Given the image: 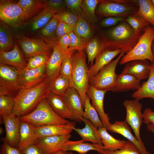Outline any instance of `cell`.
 I'll return each instance as SVG.
<instances>
[{"mask_svg":"<svg viewBox=\"0 0 154 154\" xmlns=\"http://www.w3.org/2000/svg\"><path fill=\"white\" fill-rule=\"evenodd\" d=\"M3 128L1 127H0V134L1 135L3 133Z\"/></svg>","mask_w":154,"mask_h":154,"instance_id":"cell-58","label":"cell"},{"mask_svg":"<svg viewBox=\"0 0 154 154\" xmlns=\"http://www.w3.org/2000/svg\"><path fill=\"white\" fill-rule=\"evenodd\" d=\"M125 54L122 51L116 59L102 69L89 80V85L99 90L112 91L115 85L117 75L116 73V66Z\"/></svg>","mask_w":154,"mask_h":154,"instance_id":"cell-7","label":"cell"},{"mask_svg":"<svg viewBox=\"0 0 154 154\" xmlns=\"http://www.w3.org/2000/svg\"><path fill=\"white\" fill-rule=\"evenodd\" d=\"M59 19L73 28L77 23L79 16L70 11H64L58 14Z\"/></svg>","mask_w":154,"mask_h":154,"instance_id":"cell-46","label":"cell"},{"mask_svg":"<svg viewBox=\"0 0 154 154\" xmlns=\"http://www.w3.org/2000/svg\"><path fill=\"white\" fill-rule=\"evenodd\" d=\"M84 122L85 126L82 128L76 127L73 130L76 132L85 141H90L92 143L103 145L98 131L95 127L89 120L82 117L80 118Z\"/></svg>","mask_w":154,"mask_h":154,"instance_id":"cell-27","label":"cell"},{"mask_svg":"<svg viewBox=\"0 0 154 154\" xmlns=\"http://www.w3.org/2000/svg\"><path fill=\"white\" fill-rule=\"evenodd\" d=\"M38 139L35 126L28 122L21 121L19 139L17 145L18 148L22 150L35 144Z\"/></svg>","mask_w":154,"mask_h":154,"instance_id":"cell-23","label":"cell"},{"mask_svg":"<svg viewBox=\"0 0 154 154\" xmlns=\"http://www.w3.org/2000/svg\"><path fill=\"white\" fill-rule=\"evenodd\" d=\"M99 2L98 0H83L81 9L84 17L92 23H95L98 20L95 13Z\"/></svg>","mask_w":154,"mask_h":154,"instance_id":"cell-37","label":"cell"},{"mask_svg":"<svg viewBox=\"0 0 154 154\" xmlns=\"http://www.w3.org/2000/svg\"><path fill=\"white\" fill-rule=\"evenodd\" d=\"M74 122L64 124L47 125L35 126V130L38 138L50 136L70 134L76 127Z\"/></svg>","mask_w":154,"mask_h":154,"instance_id":"cell-19","label":"cell"},{"mask_svg":"<svg viewBox=\"0 0 154 154\" xmlns=\"http://www.w3.org/2000/svg\"><path fill=\"white\" fill-rule=\"evenodd\" d=\"M153 4L154 5V0H151Z\"/></svg>","mask_w":154,"mask_h":154,"instance_id":"cell-59","label":"cell"},{"mask_svg":"<svg viewBox=\"0 0 154 154\" xmlns=\"http://www.w3.org/2000/svg\"><path fill=\"white\" fill-rule=\"evenodd\" d=\"M122 51L120 50H103L95 59V63L89 69V80Z\"/></svg>","mask_w":154,"mask_h":154,"instance_id":"cell-24","label":"cell"},{"mask_svg":"<svg viewBox=\"0 0 154 154\" xmlns=\"http://www.w3.org/2000/svg\"><path fill=\"white\" fill-rule=\"evenodd\" d=\"M103 38L95 37L90 39L88 42L85 50L86 52L88 63L91 66L93 64L94 60L105 49Z\"/></svg>","mask_w":154,"mask_h":154,"instance_id":"cell-30","label":"cell"},{"mask_svg":"<svg viewBox=\"0 0 154 154\" xmlns=\"http://www.w3.org/2000/svg\"><path fill=\"white\" fill-rule=\"evenodd\" d=\"M98 152L99 154H141L136 146L128 140L126 141L124 145L120 149L114 151L102 150Z\"/></svg>","mask_w":154,"mask_h":154,"instance_id":"cell-42","label":"cell"},{"mask_svg":"<svg viewBox=\"0 0 154 154\" xmlns=\"http://www.w3.org/2000/svg\"><path fill=\"white\" fill-rule=\"evenodd\" d=\"M47 6L55 11L56 14L62 12L66 6L65 0H46Z\"/></svg>","mask_w":154,"mask_h":154,"instance_id":"cell-48","label":"cell"},{"mask_svg":"<svg viewBox=\"0 0 154 154\" xmlns=\"http://www.w3.org/2000/svg\"><path fill=\"white\" fill-rule=\"evenodd\" d=\"M103 145L106 149L114 151L121 149L124 145L125 140L117 139L109 134L105 127L98 129Z\"/></svg>","mask_w":154,"mask_h":154,"instance_id":"cell-31","label":"cell"},{"mask_svg":"<svg viewBox=\"0 0 154 154\" xmlns=\"http://www.w3.org/2000/svg\"><path fill=\"white\" fill-rule=\"evenodd\" d=\"M15 103L14 97L6 95H0L1 116H8L13 114Z\"/></svg>","mask_w":154,"mask_h":154,"instance_id":"cell-40","label":"cell"},{"mask_svg":"<svg viewBox=\"0 0 154 154\" xmlns=\"http://www.w3.org/2000/svg\"><path fill=\"white\" fill-rule=\"evenodd\" d=\"M73 69L70 83L78 92L84 108L89 86V69L84 51H77L72 55Z\"/></svg>","mask_w":154,"mask_h":154,"instance_id":"cell-4","label":"cell"},{"mask_svg":"<svg viewBox=\"0 0 154 154\" xmlns=\"http://www.w3.org/2000/svg\"><path fill=\"white\" fill-rule=\"evenodd\" d=\"M52 154H73V153L71 151H66L61 150Z\"/></svg>","mask_w":154,"mask_h":154,"instance_id":"cell-55","label":"cell"},{"mask_svg":"<svg viewBox=\"0 0 154 154\" xmlns=\"http://www.w3.org/2000/svg\"><path fill=\"white\" fill-rule=\"evenodd\" d=\"M0 18L5 23L14 27L19 26L27 20L17 2L9 0L0 1Z\"/></svg>","mask_w":154,"mask_h":154,"instance_id":"cell-9","label":"cell"},{"mask_svg":"<svg viewBox=\"0 0 154 154\" xmlns=\"http://www.w3.org/2000/svg\"><path fill=\"white\" fill-rule=\"evenodd\" d=\"M138 9L135 15L141 17L148 21L154 27V5L151 0H137Z\"/></svg>","mask_w":154,"mask_h":154,"instance_id":"cell-34","label":"cell"},{"mask_svg":"<svg viewBox=\"0 0 154 154\" xmlns=\"http://www.w3.org/2000/svg\"><path fill=\"white\" fill-rule=\"evenodd\" d=\"M13 36L8 29L1 24L0 27V51L7 52L14 47Z\"/></svg>","mask_w":154,"mask_h":154,"instance_id":"cell-38","label":"cell"},{"mask_svg":"<svg viewBox=\"0 0 154 154\" xmlns=\"http://www.w3.org/2000/svg\"><path fill=\"white\" fill-rule=\"evenodd\" d=\"M70 87L69 79L60 74L50 84L49 92L62 96Z\"/></svg>","mask_w":154,"mask_h":154,"instance_id":"cell-36","label":"cell"},{"mask_svg":"<svg viewBox=\"0 0 154 154\" xmlns=\"http://www.w3.org/2000/svg\"><path fill=\"white\" fill-rule=\"evenodd\" d=\"M85 142L82 139L76 141L69 140L64 144L62 150L74 151L79 154H86L88 152L91 151H95L98 152L102 150H107L104 145Z\"/></svg>","mask_w":154,"mask_h":154,"instance_id":"cell-26","label":"cell"},{"mask_svg":"<svg viewBox=\"0 0 154 154\" xmlns=\"http://www.w3.org/2000/svg\"><path fill=\"white\" fill-rule=\"evenodd\" d=\"M107 130L119 134L131 142L141 154H151L148 152L143 142L139 141L132 133L129 125L125 121H116L107 128Z\"/></svg>","mask_w":154,"mask_h":154,"instance_id":"cell-18","label":"cell"},{"mask_svg":"<svg viewBox=\"0 0 154 154\" xmlns=\"http://www.w3.org/2000/svg\"><path fill=\"white\" fill-rule=\"evenodd\" d=\"M147 79L142 83L139 90L132 94L133 98L139 100L149 98L154 101V62L151 63L150 73Z\"/></svg>","mask_w":154,"mask_h":154,"instance_id":"cell-28","label":"cell"},{"mask_svg":"<svg viewBox=\"0 0 154 154\" xmlns=\"http://www.w3.org/2000/svg\"><path fill=\"white\" fill-rule=\"evenodd\" d=\"M152 47V52H153V54L154 56V40L153 42Z\"/></svg>","mask_w":154,"mask_h":154,"instance_id":"cell-57","label":"cell"},{"mask_svg":"<svg viewBox=\"0 0 154 154\" xmlns=\"http://www.w3.org/2000/svg\"><path fill=\"white\" fill-rule=\"evenodd\" d=\"M16 40L26 56L28 58L42 54L51 55V48L52 47L43 40L26 37Z\"/></svg>","mask_w":154,"mask_h":154,"instance_id":"cell-11","label":"cell"},{"mask_svg":"<svg viewBox=\"0 0 154 154\" xmlns=\"http://www.w3.org/2000/svg\"><path fill=\"white\" fill-rule=\"evenodd\" d=\"M125 108L126 116L125 121L133 130L137 139L143 142L140 136V130L143 121V115L141 112L142 105L139 100H126L123 103Z\"/></svg>","mask_w":154,"mask_h":154,"instance_id":"cell-10","label":"cell"},{"mask_svg":"<svg viewBox=\"0 0 154 154\" xmlns=\"http://www.w3.org/2000/svg\"><path fill=\"white\" fill-rule=\"evenodd\" d=\"M62 97L73 116L81 121L80 118L83 117L84 107L78 91L74 87H70Z\"/></svg>","mask_w":154,"mask_h":154,"instance_id":"cell-20","label":"cell"},{"mask_svg":"<svg viewBox=\"0 0 154 154\" xmlns=\"http://www.w3.org/2000/svg\"><path fill=\"white\" fill-rule=\"evenodd\" d=\"M58 39V43L63 52L64 53H71L69 51V48L70 44V40L68 34L62 36Z\"/></svg>","mask_w":154,"mask_h":154,"instance_id":"cell-51","label":"cell"},{"mask_svg":"<svg viewBox=\"0 0 154 154\" xmlns=\"http://www.w3.org/2000/svg\"><path fill=\"white\" fill-rule=\"evenodd\" d=\"M1 116L6 131L4 142L13 147L17 146L19 137L21 122L19 117L13 114Z\"/></svg>","mask_w":154,"mask_h":154,"instance_id":"cell-13","label":"cell"},{"mask_svg":"<svg viewBox=\"0 0 154 154\" xmlns=\"http://www.w3.org/2000/svg\"><path fill=\"white\" fill-rule=\"evenodd\" d=\"M71 137L70 134L50 136L38 138L35 144L44 154H52L62 149L65 143Z\"/></svg>","mask_w":154,"mask_h":154,"instance_id":"cell-14","label":"cell"},{"mask_svg":"<svg viewBox=\"0 0 154 154\" xmlns=\"http://www.w3.org/2000/svg\"><path fill=\"white\" fill-rule=\"evenodd\" d=\"M138 9L137 0H100L96 13L101 18L117 17L125 19L135 15Z\"/></svg>","mask_w":154,"mask_h":154,"instance_id":"cell-5","label":"cell"},{"mask_svg":"<svg viewBox=\"0 0 154 154\" xmlns=\"http://www.w3.org/2000/svg\"><path fill=\"white\" fill-rule=\"evenodd\" d=\"M21 151L23 154H44L42 150L35 144L28 146Z\"/></svg>","mask_w":154,"mask_h":154,"instance_id":"cell-54","label":"cell"},{"mask_svg":"<svg viewBox=\"0 0 154 154\" xmlns=\"http://www.w3.org/2000/svg\"><path fill=\"white\" fill-rule=\"evenodd\" d=\"M140 80L134 76L127 74L117 75L115 85L112 90L114 92L139 90L141 86Z\"/></svg>","mask_w":154,"mask_h":154,"instance_id":"cell-25","label":"cell"},{"mask_svg":"<svg viewBox=\"0 0 154 154\" xmlns=\"http://www.w3.org/2000/svg\"><path fill=\"white\" fill-rule=\"evenodd\" d=\"M70 44L69 48V51L73 54L76 51H84L88 41H86L77 36L72 31L68 34Z\"/></svg>","mask_w":154,"mask_h":154,"instance_id":"cell-43","label":"cell"},{"mask_svg":"<svg viewBox=\"0 0 154 154\" xmlns=\"http://www.w3.org/2000/svg\"><path fill=\"white\" fill-rule=\"evenodd\" d=\"M73 31L77 36L87 41L90 39L93 34L92 29L87 20L80 17L73 28Z\"/></svg>","mask_w":154,"mask_h":154,"instance_id":"cell-35","label":"cell"},{"mask_svg":"<svg viewBox=\"0 0 154 154\" xmlns=\"http://www.w3.org/2000/svg\"><path fill=\"white\" fill-rule=\"evenodd\" d=\"M72 54L70 53L64 54L60 74L68 78L70 83L73 69Z\"/></svg>","mask_w":154,"mask_h":154,"instance_id":"cell-41","label":"cell"},{"mask_svg":"<svg viewBox=\"0 0 154 154\" xmlns=\"http://www.w3.org/2000/svg\"><path fill=\"white\" fill-rule=\"evenodd\" d=\"M45 98L54 111L60 117L65 119H69L80 121L73 116L70 110L62 96L49 92Z\"/></svg>","mask_w":154,"mask_h":154,"instance_id":"cell-22","label":"cell"},{"mask_svg":"<svg viewBox=\"0 0 154 154\" xmlns=\"http://www.w3.org/2000/svg\"><path fill=\"white\" fill-rule=\"evenodd\" d=\"M20 121L31 123L35 126L47 125L67 124L70 121L58 116L53 110L46 98L29 114L19 117Z\"/></svg>","mask_w":154,"mask_h":154,"instance_id":"cell-6","label":"cell"},{"mask_svg":"<svg viewBox=\"0 0 154 154\" xmlns=\"http://www.w3.org/2000/svg\"><path fill=\"white\" fill-rule=\"evenodd\" d=\"M52 48V54L46 68L47 79L50 84L60 74L64 54L58 43L54 44Z\"/></svg>","mask_w":154,"mask_h":154,"instance_id":"cell-16","label":"cell"},{"mask_svg":"<svg viewBox=\"0 0 154 154\" xmlns=\"http://www.w3.org/2000/svg\"><path fill=\"white\" fill-rule=\"evenodd\" d=\"M107 91L97 89L89 85L87 94L91 100L92 104L98 112L104 127L107 128L111 123L108 114L105 113L104 108V96Z\"/></svg>","mask_w":154,"mask_h":154,"instance_id":"cell-15","label":"cell"},{"mask_svg":"<svg viewBox=\"0 0 154 154\" xmlns=\"http://www.w3.org/2000/svg\"><path fill=\"white\" fill-rule=\"evenodd\" d=\"M46 65L34 68L20 70V79L22 88L32 87L47 79Z\"/></svg>","mask_w":154,"mask_h":154,"instance_id":"cell-12","label":"cell"},{"mask_svg":"<svg viewBox=\"0 0 154 154\" xmlns=\"http://www.w3.org/2000/svg\"><path fill=\"white\" fill-rule=\"evenodd\" d=\"M27 19L41 11L47 6L46 0H20L17 2Z\"/></svg>","mask_w":154,"mask_h":154,"instance_id":"cell-29","label":"cell"},{"mask_svg":"<svg viewBox=\"0 0 154 154\" xmlns=\"http://www.w3.org/2000/svg\"><path fill=\"white\" fill-rule=\"evenodd\" d=\"M151 63L147 60H134L126 63L121 73L131 75L140 80L148 78Z\"/></svg>","mask_w":154,"mask_h":154,"instance_id":"cell-21","label":"cell"},{"mask_svg":"<svg viewBox=\"0 0 154 154\" xmlns=\"http://www.w3.org/2000/svg\"><path fill=\"white\" fill-rule=\"evenodd\" d=\"M58 14H54L49 21L43 27L39 33L44 37H48L52 35L56 30L59 22Z\"/></svg>","mask_w":154,"mask_h":154,"instance_id":"cell-45","label":"cell"},{"mask_svg":"<svg viewBox=\"0 0 154 154\" xmlns=\"http://www.w3.org/2000/svg\"><path fill=\"white\" fill-rule=\"evenodd\" d=\"M0 64L21 70L26 68L27 62L17 42H15L14 47L11 50L7 52L0 51Z\"/></svg>","mask_w":154,"mask_h":154,"instance_id":"cell-17","label":"cell"},{"mask_svg":"<svg viewBox=\"0 0 154 154\" xmlns=\"http://www.w3.org/2000/svg\"><path fill=\"white\" fill-rule=\"evenodd\" d=\"M20 70L0 64V95L15 98L22 88Z\"/></svg>","mask_w":154,"mask_h":154,"instance_id":"cell-8","label":"cell"},{"mask_svg":"<svg viewBox=\"0 0 154 154\" xmlns=\"http://www.w3.org/2000/svg\"><path fill=\"white\" fill-rule=\"evenodd\" d=\"M65 1L66 6L70 11L76 14L79 17L84 18L81 9L83 0H65Z\"/></svg>","mask_w":154,"mask_h":154,"instance_id":"cell-47","label":"cell"},{"mask_svg":"<svg viewBox=\"0 0 154 154\" xmlns=\"http://www.w3.org/2000/svg\"><path fill=\"white\" fill-rule=\"evenodd\" d=\"M56 13L47 6L45 7L31 21L30 26L33 31L42 28Z\"/></svg>","mask_w":154,"mask_h":154,"instance_id":"cell-32","label":"cell"},{"mask_svg":"<svg viewBox=\"0 0 154 154\" xmlns=\"http://www.w3.org/2000/svg\"><path fill=\"white\" fill-rule=\"evenodd\" d=\"M50 56L42 54L35 55L29 58L27 62L26 69H31L39 67L47 64Z\"/></svg>","mask_w":154,"mask_h":154,"instance_id":"cell-44","label":"cell"},{"mask_svg":"<svg viewBox=\"0 0 154 154\" xmlns=\"http://www.w3.org/2000/svg\"><path fill=\"white\" fill-rule=\"evenodd\" d=\"M143 32L135 33L125 21L108 31V38H103L104 49L120 50L126 54L135 46Z\"/></svg>","mask_w":154,"mask_h":154,"instance_id":"cell-2","label":"cell"},{"mask_svg":"<svg viewBox=\"0 0 154 154\" xmlns=\"http://www.w3.org/2000/svg\"><path fill=\"white\" fill-rule=\"evenodd\" d=\"M90 98L87 94L85 99L83 117L89 120L97 128L104 127L97 111L91 104Z\"/></svg>","mask_w":154,"mask_h":154,"instance_id":"cell-33","label":"cell"},{"mask_svg":"<svg viewBox=\"0 0 154 154\" xmlns=\"http://www.w3.org/2000/svg\"><path fill=\"white\" fill-rule=\"evenodd\" d=\"M72 31V27L59 19V22L55 31L56 36L58 39L62 36L69 34Z\"/></svg>","mask_w":154,"mask_h":154,"instance_id":"cell-49","label":"cell"},{"mask_svg":"<svg viewBox=\"0 0 154 154\" xmlns=\"http://www.w3.org/2000/svg\"><path fill=\"white\" fill-rule=\"evenodd\" d=\"M147 130L154 133V124L151 123L147 125Z\"/></svg>","mask_w":154,"mask_h":154,"instance_id":"cell-56","label":"cell"},{"mask_svg":"<svg viewBox=\"0 0 154 154\" xmlns=\"http://www.w3.org/2000/svg\"><path fill=\"white\" fill-rule=\"evenodd\" d=\"M0 154H23L21 150L18 147L11 146L4 142L1 147Z\"/></svg>","mask_w":154,"mask_h":154,"instance_id":"cell-52","label":"cell"},{"mask_svg":"<svg viewBox=\"0 0 154 154\" xmlns=\"http://www.w3.org/2000/svg\"><path fill=\"white\" fill-rule=\"evenodd\" d=\"M125 21L137 33L143 32L146 28L151 25L144 18L135 15L129 16Z\"/></svg>","mask_w":154,"mask_h":154,"instance_id":"cell-39","label":"cell"},{"mask_svg":"<svg viewBox=\"0 0 154 154\" xmlns=\"http://www.w3.org/2000/svg\"><path fill=\"white\" fill-rule=\"evenodd\" d=\"M50 84L46 79L32 87L21 88L14 98L13 114L20 117L32 112L45 98L49 92Z\"/></svg>","mask_w":154,"mask_h":154,"instance_id":"cell-1","label":"cell"},{"mask_svg":"<svg viewBox=\"0 0 154 154\" xmlns=\"http://www.w3.org/2000/svg\"><path fill=\"white\" fill-rule=\"evenodd\" d=\"M154 40V27L150 25L145 29L135 46L124 54L119 62L120 65L134 60H149L154 62L152 46Z\"/></svg>","mask_w":154,"mask_h":154,"instance_id":"cell-3","label":"cell"},{"mask_svg":"<svg viewBox=\"0 0 154 154\" xmlns=\"http://www.w3.org/2000/svg\"><path fill=\"white\" fill-rule=\"evenodd\" d=\"M143 121L147 125L154 124V111L149 108L145 109L143 112Z\"/></svg>","mask_w":154,"mask_h":154,"instance_id":"cell-53","label":"cell"},{"mask_svg":"<svg viewBox=\"0 0 154 154\" xmlns=\"http://www.w3.org/2000/svg\"><path fill=\"white\" fill-rule=\"evenodd\" d=\"M125 19V18L120 17H108L102 21L101 25L102 26L105 27L114 26L118 23L124 21Z\"/></svg>","mask_w":154,"mask_h":154,"instance_id":"cell-50","label":"cell"},{"mask_svg":"<svg viewBox=\"0 0 154 154\" xmlns=\"http://www.w3.org/2000/svg\"></svg>","mask_w":154,"mask_h":154,"instance_id":"cell-60","label":"cell"}]
</instances>
